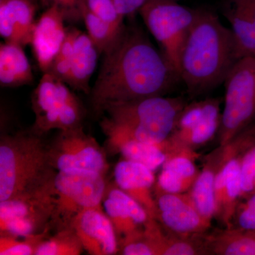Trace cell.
Segmentation results:
<instances>
[{
  "label": "cell",
  "mask_w": 255,
  "mask_h": 255,
  "mask_svg": "<svg viewBox=\"0 0 255 255\" xmlns=\"http://www.w3.org/2000/svg\"><path fill=\"white\" fill-rule=\"evenodd\" d=\"M103 55L90 92L97 114L110 104L164 96L180 80L162 52L136 26H124Z\"/></svg>",
  "instance_id": "1"
},
{
  "label": "cell",
  "mask_w": 255,
  "mask_h": 255,
  "mask_svg": "<svg viewBox=\"0 0 255 255\" xmlns=\"http://www.w3.org/2000/svg\"><path fill=\"white\" fill-rule=\"evenodd\" d=\"M238 60L232 30L214 13L198 10L179 61V79L196 97L225 82Z\"/></svg>",
  "instance_id": "2"
},
{
  "label": "cell",
  "mask_w": 255,
  "mask_h": 255,
  "mask_svg": "<svg viewBox=\"0 0 255 255\" xmlns=\"http://www.w3.org/2000/svg\"><path fill=\"white\" fill-rule=\"evenodd\" d=\"M43 136L30 130L1 134L0 140V201L22 195L53 180Z\"/></svg>",
  "instance_id": "3"
},
{
  "label": "cell",
  "mask_w": 255,
  "mask_h": 255,
  "mask_svg": "<svg viewBox=\"0 0 255 255\" xmlns=\"http://www.w3.org/2000/svg\"><path fill=\"white\" fill-rule=\"evenodd\" d=\"M187 102L182 97H147L106 106L102 114L120 130L141 141L162 146L169 155L167 139Z\"/></svg>",
  "instance_id": "4"
},
{
  "label": "cell",
  "mask_w": 255,
  "mask_h": 255,
  "mask_svg": "<svg viewBox=\"0 0 255 255\" xmlns=\"http://www.w3.org/2000/svg\"><path fill=\"white\" fill-rule=\"evenodd\" d=\"M35 115L31 130L43 136L52 130H67L82 126L83 107L66 83L54 74L43 73L31 96Z\"/></svg>",
  "instance_id": "5"
},
{
  "label": "cell",
  "mask_w": 255,
  "mask_h": 255,
  "mask_svg": "<svg viewBox=\"0 0 255 255\" xmlns=\"http://www.w3.org/2000/svg\"><path fill=\"white\" fill-rule=\"evenodd\" d=\"M105 175L85 169L57 172L54 178L55 208L50 231L70 227L84 210L102 208L107 189Z\"/></svg>",
  "instance_id": "6"
},
{
  "label": "cell",
  "mask_w": 255,
  "mask_h": 255,
  "mask_svg": "<svg viewBox=\"0 0 255 255\" xmlns=\"http://www.w3.org/2000/svg\"><path fill=\"white\" fill-rule=\"evenodd\" d=\"M139 13L179 78L181 53L198 10L172 0H150L140 8Z\"/></svg>",
  "instance_id": "7"
},
{
  "label": "cell",
  "mask_w": 255,
  "mask_h": 255,
  "mask_svg": "<svg viewBox=\"0 0 255 255\" xmlns=\"http://www.w3.org/2000/svg\"><path fill=\"white\" fill-rule=\"evenodd\" d=\"M224 82L225 105L218 133L220 145H226L255 122V57L238 60Z\"/></svg>",
  "instance_id": "8"
},
{
  "label": "cell",
  "mask_w": 255,
  "mask_h": 255,
  "mask_svg": "<svg viewBox=\"0 0 255 255\" xmlns=\"http://www.w3.org/2000/svg\"><path fill=\"white\" fill-rule=\"evenodd\" d=\"M55 208L54 179L35 190L0 201V235L28 236L45 232L50 230Z\"/></svg>",
  "instance_id": "9"
},
{
  "label": "cell",
  "mask_w": 255,
  "mask_h": 255,
  "mask_svg": "<svg viewBox=\"0 0 255 255\" xmlns=\"http://www.w3.org/2000/svg\"><path fill=\"white\" fill-rule=\"evenodd\" d=\"M255 141V122L224 145L215 186L214 219L230 229L241 199V162L244 151Z\"/></svg>",
  "instance_id": "10"
},
{
  "label": "cell",
  "mask_w": 255,
  "mask_h": 255,
  "mask_svg": "<svg viewBox=\"0 0 255 255\" xmlns=\"http://www.w3.org/2000/svg\"><path fill=\"white\" fill-rule=\"evenodd\" d=\"M221 99L209 98L187 104L167 139L176 153L196 151L219 133L222 113Z\"/></svg>",
  "instance_id": "11"
},
{
  "label": "cell",
  "mask_w": 255,
  "mask_h": 255,
  "mask_svg": "<svg viewBox=\"0 0 255 255\" xmlns=\"http://www.w3.org/2000/svg\"><path fill=\"white\" fill-rule=\"evenodd\" d=\"M48 147L50 164L57 172L85 169L105 175L108 170L106 151L82 126L60 130Z\"/></svg>",
  "instance_id": "12"
},
{
  "label": "cell",
  "mask_w": 255,
  "mask_h": 255,
  "mask_svg": "<svg viewBox=\"0 0 255 255\" xmlns=\"http://www.w3.org/2000/svg\"><path fill=\"white\" fill-rule=\"evenodd\" d=\"M155 219L164 231L181 236L208 233L211 223L199 214L188 192L168 193L155 188Z\"/></svg>",
  "instance_id": "13"
},
{
  "label": "cell",
  "mask_w": 255,
  "mask_h": 255,
  "mask_svg": "<svg viewBox=\"0 0 255 255\" xmlns=\"http://www.w3.org/2000/svg\"><path fill=\"white\" fill-rule=\"evenodd\" d=\"M70 227L77 233L84 250L89 254H118V237L103 207L84 210L73 219Z\"/></svg>",
  "instance_id": "14"
},
{
  "label": "cell",
  "mask_w": 255,
  "mask_h": 255,
  "mask_svg": "<svg viewBox=\"0 0 255 255\" xmlns=\"http://www.w3.org/2000/svg\"><path fill=\"white\" fill-rule=\"evenodd\" d=\"M102 206L113 224L119 244L141 231L151 218L137 201L114 182L107 184Z\"/></svg>",
  "instance_id": "15"
},
{
  "label": "cell",
  "mask_w": 255,
  "mask_h": 255,
  "mask_svg": "<svg viewBox=\"0 0 255 255\" xmlns=\"http://www.w3.org/2000/svg\"><path fill=\"white\" fill-rule=\"evenodd\" d=\"M100 127L107 137L106 146L110 155L120 154L123 159L138 162L153 171L161 168L168 158L164 147L130 136L114 125L107 117L101 121Z\"/></svg>",
  "instance_id": "16"
},
{
  "label": "cell",
  "mask_w": 255,
  "mask_h": 255,
  "mask_svg": "<svg viewBox=\"0 0 255 255\" xmlns=\"http://www.w3.org/2000/svg\"><path fill=\"white\" fill-rule=\"evenodd\" d=\"M63 11L53 4L35 23L30 44L38 66L43 73L49 72L55 56L66 38Z\"/></svg>",
  "instance_id": "17"
},
{
  "label": "cell",
  "mask_w": 255,
  "mask_h": 255,
  "mask_svg": "<svg viewBox=\"0 0 255 255\" xmlns=\"http://www.w3.org/2000/svg\"><path fill=\"white\" fill-rule=\"evenodd\" d=\"M155 171L143 164L122 159L114 167V183L133 198L155 219Z\"/></svg>",
  "instance_id": "18"
},
{
  "label": "cell",
  "mask_w": 255,
  "mask_h": 255,
  "mask_svg": "<svg viewBox=\"0 0 255 255\" xmlns=\"http://www.w3.org/2000/svg\"><path fill=\"white\" fill-rule=\"evenodd\" d=\"M36 6L31 0L0 1V34L5 42L24 47L31 43Z\"/></svg>",
  "instance_id": "19"
},
{
  "label": "cell",
  "mask_w": 255,
  "mask_h": 255,
  "mask_svg": "<svg viewBox=\"0 0 255 255\" xmlns=\"http://www.w3.org/2000/svg\"><path fill=\"white\" fill-rule=\"evenodd\" d=\"M224 15L231 25L238 60L255 57V0H227Z\"/></svg>",
  "instance_id": "20"
},
{
  "label": "cell",
  "mask_w": 255,
  "mask_h": 255,
  "mask_svg": "<svg viewBox=\"0 0 255 255\" xmlns=\"http://www.w3.org/2000/svg\"><path fill=\"white\" fill-rule=\"evenodd\" d=\"M199 157L196 151L169 157L161 167L155 189L177 194L188 192L200 172L195 164Z\"/></svg>",
  "instance_id": "21"
},
{
  "label": "cell",
  "mask_w": 255,
  "mask_h": 255,
  "mask_svg": "<svg viewBox=\"0 0 255 255\" xmlns=\"http://www.w3.org/2000/svg\"><path fill=\"white\" fill-rule=\"evenodd\" d=\"M224 145L214 149L204 159L202 169L188 194L202 217L212 223L215 212V186Z\"/></svg>",
  "instance_id": "22"
},
{
  "label": "cell",
  "mask_w": 255,
  "mask_h": 255,
  "mask_svg": "<svg viewBox=\"0 0 255 255\" xmlns=\"http://www.w3.org/2000/svg\"><path fill=\"white\" fill-rule=\"evenodd\" d=\"M99 55L100 53L87 33L77 30L65 83L78 91L90 94V79L97 66Z\"/></svg>",
  "instance_id": "23"
},
{
  "label": "cell",
  "mask_w": 255,
  "mask_h": 255,
  "mask_svg": "<svg viewBox=\"0 0 255 255\" xmlns=\"http://www.w3.org/2000/svg\"><path fill=\"white\" fill-rule=\"evenodd\" d=\"M33 82L31 65L23 47L4 42L0 45V84L2 87H17Z\"/></svg>",
  "instance_id": "24"
},
{
  "label": "cell",
  "mask_w": 255,
  "mask_h": 255,
  "mask_svg": "<svg viewBox=\"0 0 255 255\" xmlns=\"http://www.w3.org/2000/svg\"><path fill=\"white\" fill-rule=\"evenodd\" d=\"M207 238L211 255H255V232L224 229Z\"/></svg>",
  "instance_id": "25"
},
{
  "label": "cell",
  "mask_w": 255,
  "mask_h": 255,
  "mask_svg": "<svg viewBox=\"0 0 255 255\" xmlns=\"http://www.w3.org/2000/svg\"><path fill=\"white\" fill-rule=\"evenodd\" d=\"M85 251L78 235L72 227L55 231L37 248L35 255H80Z\"/></svg>",
  "instance_id": "26"
},
{
  "label": "cell",
  "mask_w": 255,
  "mask_h": 255,
  "mask_svg": "<svg viewBox=\"0 0 255 255\" xmlns=\"http://www.w3.org/2000/svg\"><path fill=\"white\" fill-rule=\"evenodd\" d=\"M80 14L86 26L87 35L97 47L99 53L103 54L122 30L117 31L102 18L96 16L87 9L83 1L80 6Z\"/></svg>",
  "instance_id": "27"
},
{
  "label": "cell",
  "mask_w": 255,
  "mask_h": 255,
  "mask_svg": "<svg viewBox=\"0 0 255 255\" xmlns=\"http://www.w3.org/2000/svg\"><path fill=\"white\" fill-rule=\"evenodd\" d=\"M50 233V230H47L33 236L0 235V255H35L37 248Z\"/></svg>",
  "instance_id": "28"
},
{
  "label": "cell",
  "mask_w": 255,
  "mask_h": 255,
  "mask_svg": "<svg viewBox=\"0 0 255 255\" xmlns=\"http://www.w3.org/2000/svg\"><path fill=\"white\" fill-rule=\"evenodd\" d=\"M83 2L96 16L117 31H122L124 26V18L119 12L114 0H83Z\"/></svg>",
  "instance_id": "29"
},
{
  "label": "cell",
  "mask_w": 255,
  "mask_h": 255,
  "mask_svg": "<svg viewBox=\"0 0 255 255\" xmlns=\"http://www.w3.org/2000/svg\"><path fill=\"white\" fill-rule=\"evenodd\" d=\"M77 30L75 28L67 31L66 38L64 41L61 48L55 56L54 61L52 64L50 73L54 74L60 80L65 82L70 71V60L73 54L74 41L76 36Z\"/></svg>",
  "instance_id": "30"
},
{
  "label": "cell",
  "mask_w": 255,
  "mask_h": 255,
  "mask_svg": "<svg viewBox=\"0 0 255 255\" xmlns=\"http://www.w3.org/2000/svg\"><path fill=\"white\" fill-rule=\"evenodd\" d=\"M241 178L242 200L255 193V141L242 156Z\"/></svg>",
  "instance_id": "31"
},
{
  "label": "cell",
  "mask_w": 255,
  "mask_h": 255,
  "mask_svg": "<svg viewBox=\"0 0 255 255\" xmlns=\"http://www.w3.org/2000/svg\"><path fill=\"white\" fill-rule=\"evenodd\" d=\"M230 229L255 232V193L240 201Z\"/></svg>",
  "instance_id": "32"
},
{
  "label": "cell",
  "mask_w": 255,
  "mask_h": 255,
  "mask_svg": "<svg viewBox=\"0 0 255 255\" xmlns=\"http://www.w3.org/2000/svg\"><path fill=\"white\" fill-rule=\"evenodd\" d=\"M63 11L65 18L79 19L81 18L80 6L83 0H50Z\"/></svg>",
  "instance_id": "33"
},
{
  "label": "cell",
  "mask_w": 255,
  "mask_h": 255,
  "mask_svg": "<svg viewBox=\"0 0 255 255\" xmlns=\"http://www.w3.org/2000/svg\"><path fill=\"white\" fill-rule=\"evenodd\" d=\"M114 1L119 12L125 18L139 11L147 0H114Z\"/></svg>",
  "instance_id": "34"
},
{
  "label": "cell",
  "mask_w": 255,
  "mask_h": 255,
  "mask_svg": "<svg viewBox=\"0 0 255 255\" xmlns=\"http://www.w3.org/2000/svg\"><path fill=\"white\" fill-rule=\"evenodd\" d=\"M147 1H150V0H147ZM172 1H177L178 0H172Z\"/></svg>",
  "instance_id": "35"
},
{
  "label": "cell",
  "mask_w": 255,
  "mask_h": 255,
  "mask_svg": "<svg viewBox=\"0 0 255 255\" xmlns=\"http://www.w3.org/2000/svg\"><path fill=\"white\" fill-rule=\"evenodd\" d=\"M31 1H33V2H34V1H36V0H31Z\"/></svg>",
  "instance_id": "36"
}]
</instances>
